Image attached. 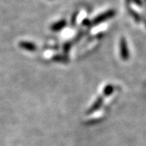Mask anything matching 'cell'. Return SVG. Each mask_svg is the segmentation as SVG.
<instances>
[{
  "instance_id": "1",
  "label": "cell",
  "mask_w": 146,
  "mask_h": 146,
  "mask_svg": "<svg viewBox=\"0 0 146 146\" xmlns=\"http://www.w3.org/2000/svg\"><path fill=\"white\" fill-rule=\"evenodd\" d=\"M114 15H115V11H108L106 12H104L103 14H101V15L97 16L94 19V24L97 25V24H99L101 22H103L106 20H108L109 18H111Z\"/></svg>"
},
{
  "instance_id": "2",
  "label": "cell",
  "mask_w": 146,
  "mask_h": 146,
  "mask_svg": "<svg viewBox=\"0 0 146 146\" xmlns=\"http://www.w3.org/2000/svg\"><path fill=\"white\" fill-rule=\"evenodd\" d=\"M120 48H121V55L122 58L126 60L128 58V50H127V43H126L125 40L123 38L120 42Z\"/></svg>"
},
{
  "instance_id": "3",
  "label": "cell",
  "mask_w": 146,
  "mask_h": 146,
  "mask_svg": "<svg viewBox=\"0 0 146 146\" xmlns=\"http://www.w3.org/2000/svg\"><path fill=\"white\" fill-rule=\"evenodd\" d=\"M65 24H66L65 21H59V22H58V23L54 24V25H53L52 29H54V30H58V29H62V28H63V27H64Z\"/></svg>"
},
{
  "instance_id": "4",
  "label": "cell",
  "mask_w": 146,
  "mask_h": 146,
  "mask_svg": "<svg viewBox=\"0 0 146 146\" xmlns=\"http://www.w3.org/2000/svg\"><path fill=\"white\" fill-rule=\"evenodd\" d=\"M129 11L131 12V16L135 18V21H137V22H138V21H140V16H139V15H138V14H136V12L135 11H132L130 9V10H129Z\"/></svg>"
},
{
  "instance_id": "5",
  "label": "cell",
  "mask_w": 146,
  "mask_h": 146,
  "mask_svg": "<svg viewBox=\"0 0 146 146\" xmlns=\"http://www.w3.org/2000/svg\"><path fill=\"white\" fill-rule=\"evenodd\" d=\"M130 1H132L133 3H135L137 5H142V1L141 0H130Z\"/></svg>"
}]
</instances>
